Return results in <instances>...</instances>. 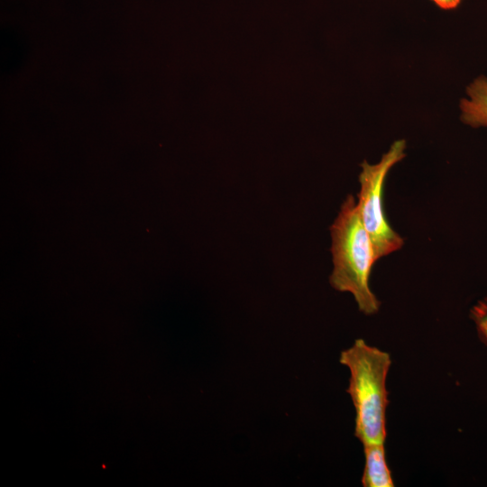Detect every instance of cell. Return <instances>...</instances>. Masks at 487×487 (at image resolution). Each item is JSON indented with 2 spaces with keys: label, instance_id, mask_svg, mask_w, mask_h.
<instances>
[{
  "label": "cell",
  "instance_id": "1",
  "mask_svg": "<svg viewBox=\"0 0 487 487\" xmlns=\"http://www.w3.org/2000/svg\"><path fill=\"white\" fill-rule=\"evenodd\" d=\"M334 269L331 286L341 292H350L361 312L377 313L380 301L372 291L369 279L376 262L371 238L366 231L352 195H348L330 227Z\"/></svg>",
  "mask_w": 487,
  "mask_h": 487
},
{
  "label": "cell",
  "instance_id": "2",
  "mask_svg": "<svg viewBox=\"0 0 487 487\" xmlns=\"http://www.w3.org/2000/svg\"><path fill=\"white\" fill-rule=\"evenodd\" d=\"M339 362L350 372L346 392L355 409L354 436L363 445L384 443L390 354L360 338L341 352Z\"/></svg>",
  "mask_w": 487,
  "mask_h": 487
},
{
  "label": "cell",
  "instance_id": "3",
  "mask_svg": "<svg viewBox=\"0 0 487 487\" xmlns=\"http://www.w3.org/2000/svg\"><path fill=\"white\" fill-rule=\"evenodd\" d=\"M406 142L395 141L376 164L364 161L359 175L357 207L362 222L372 241L375 260L400 249L403 238L387 221L383 210V188L391 169L405 157Z\"/></svg>",
  "mask_w": 487,
  "mask_h": 487
},
{
  "label": "cell",
  "instance_id": "4",
  "mask_svg": "<svg viewBox=\"0 0 487 487\" xmlns=\"http://www.w3.org/2000/svg\"><path fill=\"white\" fill-rule=\"evenodd\" d=\"M466 95L460 101L461 121L473 128L487 127V77H477Z\"/></svg>",
  "mask_w": 487,
  "mask_h": 487
},
{
  "label": "cell",
  "instance_id": "5",
  "mask_svg": "<svg viewBox=\"0 0 487 487\" xmlns=\"http://www.w3.org/2000/svg\"><path fill=\"white\" fill-rule=\"evenodd\" d=\"M364 468L361 479L364 487H393L394 482L385 458L384 443L363 445Z\"/></svg>",
  "mask_w": 487,
  "mask_h": 487
},
{
  "label": "cell",
  "instance_id": "6",
  "mask_svg": "<svg viewBox=\"0 0 487 487\" xmlns=\"http://www.w3.org/2000/svg\"><path fill=\"white\" fill-rule=\"evenodd\" d=\"M480 340L487 345V298L479 300L470 310Z\"/></svg>",
  "mask_w": 487,
  "mask_h": 487
},
{
  "label": "cell",
  "instance_id": "7",
  "mask_svg": "<svg viewBox=\"0 0 487 487\" xmlns=\"http://www.w3.org/2000/svg\"><path fill=\"white\" fill-rule=\"evenodd\" d=\"M434 2L439 8L443 10H453L455 9L461 3L462 0H431Z\"/></svg>",
  "mask_w": 487,
  "mask_h": 487
}]
</instances>
